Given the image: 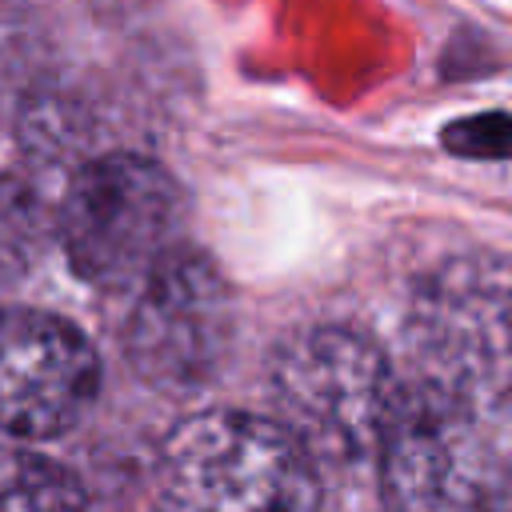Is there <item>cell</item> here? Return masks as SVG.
I'll return each mask as SVG.
<instances>
[{
  "label": "cell",
  "mask_w": 512,
  "mask_h": 512,
  "mask_svg": "<svg viewBox=\"0 0 512 512\" xmlns=\"http://www.w3.org/2000/svg\"><path fill=\"white\" fill-rule=\"evenodd\" d=\"M80 480L36 452H8L4 464V512H84Z\"/></svg>",
  "instance_id": "obj_8"
},
{
  "label": "cell",
  "mask_w": 512,
  "mask_h": 512,
  "mask_svg": "<svg viewBox=\"0 0 512 512\" xmlns=\"http://www.w3.org/2000/svg\"><path fill=\"white\" fill-rule=\"evenodd\" d=\"M512 412L424 376L396 388L380 444L396 512H504L512 496Z\"/></svg>",
  "instance_id": "obj_1"
},
{
  "label": "cell",
  "mask_w": 512,
  "mask_h": 512,
  "mask_svg": "<svg viewBox=\"0 0 512 512\" xmlns=\"http://www.w3.org/2000/svg\"><path fill=\"white\" fill-rule=\"evenodd\" d=\"M100 392V360L88 336L32 308H12L4 320L0 400L4 428L16 440H52L84 420Z\"/></svg>",
  "instance_id": "obj_7"
},
{
  "label": "cell",
  "mask_w": 512,
  "mask_h": 512,
  "mask_svg": "<svg viewBox=\"0 0 512 512\" xmlns=\"http://www.w3.org/2000/svg\"><path fill=\"white\" fill-rule=\"evenodd\" d=\"M156 488L168 512H316L312 452L268 416L200 412L160 444Z\"/></svg>",
  "instance_id": "obj_2"
},
{
  "label": "cell",
  "mask_w": 512,
  "mask_h": 512,
  "mask_svg": "<svg viewBox=\"0 0 512 512\" xmlns=\"http://www.w3.org/2000/svg\"><path fill=\"white\" fill-rule=\"evenodd\" d=\"M440 140L448 152L472 156V160L512 156V112H480V116L452 120L440 132Z\"/></svg>",
  "instance_id": "obj_9"
},
{
  "label": "cell",
  "mask_w": 512,
  "mask_h": 512,
  "mask_svg": "<svg viewBox=\"0 0 512 512\" xmlns=\"http://www.w3.org/2000/svg\"><path fill=\"white\" fill-rule=\"evenodd\" d=\"M184 196L168 168L148 156L112 152L88 160L60 208V240L80 280L96 288H140L172 252Z\"/></svg>",
  "instance_id": "obj_4"
},
{
  "label": "cell",
  "mask_w": 512,
  "mask_h": 512,
  "mask_svg": "<svg viewBox=\"0 0 512 512\" xmlns=\"http://www.w3.org/2000/svg\"><path fill=\"white\" fill-rule=\"evenodd\" d=\"M416 376L512 412V264L464 256L440 264L408 312Z\"/></svg>",
  "instance_id": "obj_5"
},
{
  "label": "cell",
  "mask_w": 512,
  "mask_h": 512,
  "mask_svg": "<svg viewBox=\"0 0 512 512\" xmlns=\"http://www.w3.org/2000/svg\"><path fill=\"white\" fill-rule=\"evenodd\" d=\"M400 380L380 348L352 328H308L272 356L276 420L312 460H360L380 452Z\"/></svg>",
  "instance_id": "obj_3"
},
{
  "label": "cell",
  "mask_w": 512,
  "mask_h": 512,
  "mask_svg": "<svg viewBox=\"0 0 512 512\" xmlns=\"http://www.w3.org/2000/svg\"><path fill=\"white\" fill-rule=\"evenodd\" d=\"M232 292L216 264L176 248L140 288L124 324V356L164 392L204 388L232 344Z\"/></svg>",
  "instance_id": "obj_6"
}]
</instances>
